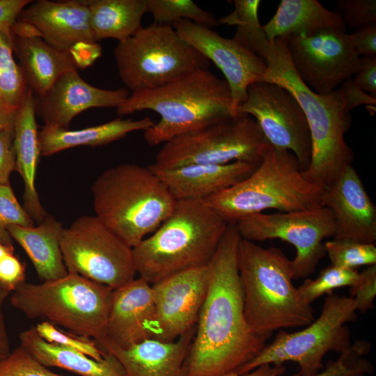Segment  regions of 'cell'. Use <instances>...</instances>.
Segmentation results:
<instances>
[{
	"instance_id": "cell-13",
	"label": "cell",
	"mask_w": 376,
	"mask_h": 376,
	"mask_svg": "<svg viewBox=\"0 0 376 376\" xmlns=\"http://www.w3.org/2000/svg\"><path fill=\"white\" fill-rule=\"evenodd\" d=\"M242 239L263 242L279 239L292 244L296 254L291 260L294 279L307 278L326 255L323 240L334 237L335 221L324 206L273 214L258 213L235 224Z\"/></svg>"
},
{
	"instance_id": "cell-34",
	"label": "cell",
	"mask_w": 376,
	"mask_h": 376,
	"mask_svg": "<svg viewBox=\"0 0 376 376\" xmlns=\"http://www.w3.org/2000/svg\"><path fill=\"white\" fill-rule=\"evenodd\" d=\"M359 277L357 269L330 265L322 269L315 279H306L297 289L303 300L311 304L324 295L333 294L336 289L352 286Z\"/></svg>"
},
{
	"instance_id": "cell-36",
	"label": "cell",
	"mask_w": 376,
	"mask_h": 376,
	"mask_svg": "<svg viewBox=\"0 0 376 376\" xmlns=\"http://www.w3.org/2000/svg\"><path fill=\"white\" fill-rule=\"evenodd\" d=\"M324 246L332 265L356 269L363 265H376L375 244L334 238Z\"/></svg>"
},
{
	"instance_id": "cell-48",
	"label": "cell",
	"mask_w": 376,
	"mask_h": 376,
	"mask_svg": "<svg viewBox=\"0 0 376 376\" xmlns=\"http://www.w3.org/2000/svg\"><path fill=\"white\" fill-rule=\"evenodd\" d=\"M11 292L0 284V365L11 352L3 313V303Z\"/></svg>"
},
{
	"instance_id": "cell-19",
	"label": "cell",
	"mask_w": 376,
	"mask_h": 376,
	"mask_svg": "<svg viewBox=\"0 0 376 376\" xmlns=\"http://www.w3.org/2000/svg\"><path fill=\"white\" fill-rule=\"evenodd\" d=\"M322 205L333 214L334 239L375 244L376 207L352 165L326 187Z\"/></svg>"
},
{
	"instance_id": "cell-4",
	"label": "cell",
	"mask_w": 376,
	"mask_h": 376,
	"mask_svg": "<svg viewBox=\"0 0 376 376\" xmlns=\"http://www.w3.org/2000/svg\"><path fill=\"white\" fill-rule=\"evenodd\" d=\"M237 265L244 316L256 334L267 340L276 331L306 327L315 319L293 285L292 262L281 249L241 238Z\"/></svg>"
},
{
	"instance_id": "cell-17",
	"label": "cell",
	"mask_w": 376,
	"mask_h": 376,
	"mask_svg": "<svg viewBox=\"0 0 376 376\" xmlns=\"http://www.w3.org/2000/svg\"><path fill=\"white\" fill-rule=\"evenodd\" d=\"M171 26L184 40L220 69L230 87L233 109L236 112L246 99L249 86L263 81L266 62L233 38H224L189 20H178Z\"/></svg>"
},
{
	"instance_id": "cell-31",
	"label": "cell",
	"mask_w": 376,
	"mask_h": 376,
	"mask_svg": "<svg viewBox=\"0 0 376 376\" xmlns=\"http://www.w3.org/2000/svg\"><path fill=\"white\" fill-rule=\"evenodd\" d=\"M234 10L218 19L219 24L235 26L233 38L242 47L265 61L270 49L269 42L258 18L259 0H235Z\"/></svg>"
},
{
	"instance_id": "cell-29",
	"label": "cell",
	"mask_w": 376,
	"mask_h": 376,
	"mask_svg": "<svg viewBox=\"0 0 376 376\" xmlns=\"http://www.w3.org/2000/svg\"><path fill=\"white\" fill-rule=\"evenodd\" d=\"M263 26L269 42L327 29L347 31L337 13L328 10L317 0H281L274 15Z\"/></svg>"
},
{
	"instance_id": "cell-52",
	"label": "cell",
	"mask_w": 376,
	"mask_h": 376,
	"mask_svg": "<svg viewBox=\"0 0 376 376\" xmlns=\"http://www.w3.org/2000/svg\"><path fill=\"white\" fill-rule=\"evenodd\" d=\"M352 376H366L365 374H362V373H359V374H355V375H353Z\"/></svg>"
},
{
	"instance_id": "cell-24",
	"label": "cell",
	"mask_w": 376,
	"mask_h": 376,
	"mask_svg": "<svg viewBox=\"0 0 376 376\" xmlns=\"http://www.w3.org/2000/svg\"><path fill=\"white\" fill-rule=\"evenodd\" d=\"M36 116V98L33 92L28 89L17 111L13 128V146L15 171L24 182L23 207L38 224L47 213L40 201L36 187L38 165L41 155Z\"/></svg>"
},
{
	"instance_id": "cell-28",
	"label": "cell",
	"mask_w": 376,
	"mask_h": 376,
	"mask_svg": "<svg viewBox=\"0 0 376 376\" xmlns=\"http://www.w3.org/2000/svg\"><path fill=\"white\" fill-rule=\"evenodd\" d=\"M155 123L149 117L139 120L116 118L81 130H63L44 125L38 132L41 155L49 156L80 146H104L136 131H145Z\"/></svg>"
},
{
	"instance_id": "cell-21",
	"label": "cell",
	"mask_w": 376,
	"mask_h": 376,
	"mask_svg": "<svg viewBox=\"0 0 376 376\" xmlns=\"http://www.w3.org/2000/svg\"><path fill=\"white\" fill-rule=\"evenodd\" d=\"M155 320L156 311L151 285L139 276L113 290L105 341L127 349L146 340L152 339Z\"/></svg>"
},
{
	"instance_id": "cell-8",
	"label": "cell",
	"mask_w": 376,
	"mask_h": 376,
	"mask_svg": "<svg viewBox=\"0 0 376 376\" xmlns=\"http://www.w3.org/2000/svg\"><path fill=\"white\" fill-rule=\"evenodd\" d=\"M113 289L81 275L33 283L24 281L10 297L12 306L29 319H41L75 335L107 339V324Z\"/></svg>"
},
{
	"instance_id": "cell-39",
	"label": "cell",
	"mask_w": 376,
	"mask_h": 376,
	"mask_svg": "<svg viewBox=\"0 0 376 376\" xmlns=\"http://www.w3.org/2000/svg\"><path fill=\"white\" fill-rule=\"evenodd\" d=\"M0 376H65L37 361L21 345L11 351L0 365Z\"/></svg>"
},
{
	"instance_id": "cell-27",
	"label": "cell",
	"mask_w": 376,
	"mask_h": 376,
	"mask_svg": "<svg viewBox=\"0 0 376 376\" xmlns=\"http://www.w3.org/2000/svg\"><path fill=\"white\" fill-rule=\"evenodd\" d=\"M62 223L53 216L33 227L10 225L7 230L28 255L42 281L56 280L68 274L61 248Z\"/></svg>"
},
{
	"instance_id": "cell-9",
	"label": "cell",
	"mask_w": 376,
	"mask_h": 376,
	"mask_svg": "<svg viewBox=\"0 0 376 376\" xmlns=\"http://www.w3.org/2000/svg\"><path fill=\"white\" fill-rule=\"evenodd\" d=\"M114 57L119 76L132 92L155 89L187 72L208 70L211 63L171 24L154 22L118 42Z\"/></svg>"
},
{
	"instance_id": "cell-16",
	"label": "cell",
	"mask_w": 376,
	"mask_h": 376,
	"mask_svg": "<svg viewBox=\"0 0 376 376\" xmlns=\"http://www.w3.org/2000/svg\"><path fill=\"white\" fill-rule=\"evenodd\" d=\"M209 283L208 264L151 285L156 320L152 339L173 342L196 325Z\"/></svg>"
},
{
	"instance_id": "cell-42",
	"label": "cell",
	"mask_w": 376,
	"mask_h": 376,
	"mask_svg": "<svg viewBox=\"0 0 376 376\" xmlns=\"http://www.w3.org/2000/svg\"><path fill=\"white\" fill-rule=\"evenodd\" d=\"M13 128L0 130V186L10 184V175L15 171Z\"/></svg>"
},
{
	"instance_id": "cell-12",
	"label": "cell",
	"mask_w": 376,
	"mask_h": 376,
	"mask_svg": "<svg viewBox=\"0 0 376 376\" xmlns=\"http://www.w3.org/2000/svg\"><path fill=\"white\" fill-rule=\"evenodd\" d=\"M61 248L69 273L113 290L135 279L132 248L95 215L81 216L64 228Z\"/></svg>"
},
{
	"instance_id": "cell-2",
	"label": "cell",
	"mask_w": 376,
	"mask_h": 376,
	"mask_svg": "<svg viewBox=\"0 0 376 376\" xmlns=\"http://www.w3.org/2000/svg\"><path fill=\"white\" fill-rule=\"evenodd\" d=\"M267 70L262 81L277 84L289 91L299 102L306 118L312 144L308 167L302 171L310 182L331 185L354 159L345 134L352 124L339 89L324 95L311 90L296 73L285 40L271 41L265 58Z\"/></svg>"
},
{
	"instance_id": "cell-30",
	"label": "cell",
	"mask_w": 376,
	"mask_h": 376,
	"mask_svg": "<svg viewBox=\"0 0 376 376\" xmlns=\"http://www.w3.org/2000/svg\"><path fill=\"white\" fill-rule=\"evenodd\" d=\"M94 40L113 38L122 42L141 27L147 13L146 0H85Z\"/></svg>"
},
{
	"instance_id": "cell-22",
	"label": "cell",
	"mask_w": 376,
	"mask_h": 376,
	"mask_svg": "<svg viewBox=\"0 0 376 376\" xmlns=\"http://www.w3.org/2000/svg\"><path fill=\"white\" fill-rule=\"evenodd\" d=\"M259 164L235 162L224 164H190L151 169L176 201L204 199L241 182Z\"/></svg>"
},
{
	"instance_id": "cell-41",
	"label": "cell",
	"mask_w": 376,
	"mask_h": 376,
	"mask_svg": "<svg viewBox=\"0 0 376 376\" xmlns=\"http://www.w3.org/2000/svg\"><path fill=\"white\" fill-rule=\"evenodd\" d=\"M350 297L357 311L364 313L374 307L376 297V265L368 266L359 273L358 281L350 287Z\"/></svg>"
},
{
	"instance_id": "cell-18",
	"label": "cell",
	"mask_w": 376,
	"mask_h": 376,
	"mask_svg": "<svg viewBox=\"0 0 376 376\" xmlns=\"http://www.w3.org/2000/svg\"><path fill=\"white\" fill-rule=\"evenodd\" d=\"M129 95L125 88L107 90L91 85L77 70H72L36 99V113L45 125L68 130L72 120L82 111L95 107L117 108Z\"/></svg>"
},
{
	"instance_id": "cell-33",
	"label": "cell",
	"mask_w": 376,
	"mask_h": 376,
	"mask_svg": "<svg viewBox=\"0 0 376 376\" xmlns=\"http://www.w3.org/2000/svg\"><path fill=\"white\" fill-rule=\"evenodd\" d=\"M146 6L154 23L171 25L178 20L187 19L211 29L219 25L212 13L191 0H146Z\"/></svg>"
},
{
	"instance_id": "cell-45",
	"label": "cell",
	"mask_w": 376,
	"mask_h": 376,
	"mask_svg": "<svg viewBox=\"0 0 376 376\" xmlns=\"http://www.w3.org/2000/svg\"><path fill=\"white\" fill-rule=\"evenodd\" d=\"M352 79L363 91L376 97V56L360 57L359 67Z\"/></svg>"
},
{
	"instance_id": "cell-10",
	"label": "cell",
	"mask_w": 376,
	"mask_h": 376,
	"mask_svg": "<svg viewBox=\"0 0 376 376\" xmlns=\"http://www.w3.org/2000/svg\"><path fill=\"white\" fill-rule=\"evenodd\" d=\"M270 146L255 119L237 111L166 141L148 167L164 170L235 162L259 164Z\"/></svg>"
},
{
	"instance_id": "cell-7",
	"label": "cell",
	"mask_w": 376,
	"mask_h": 376,
	"mask_svg": "<svg viewBox=\"0 0 376 376\" xmlns=\"http://www.w3.org/2000/svg\"><path fill=\"white\" fill-rule=\"evenodd\" d=\"M325 189L304 176L291 152L271 145L250 175L203 200L228 224H235L269 209L284 212L323 206Z\"/></svg>"
},
{
	"instance_id": "cell-6",
	"label": "cell",
	"mask_w": 376,
	"mask_h": 376,
	"mask_svg": "<svg viewBox=\"0 0 376 376\" xmlns=\"http://www.w3.org/2000/svg\"><path fill=\"white\" fill-rule=\"evenodd\" d=\"M91 191L95 216L132 248L152 234L176 203L155 173L136 164L105 170Z\"/></svg>"
},
{
	"instance_id": "cell-46",
	"label": "cell",
	"mask_w": 376,
	"mask_h": 376,
	"mask_svg": "<svg viewBox=\"0 0 376 376\" xmlns=\"http://www.w3.org/2000/svg\"><path fill=\"white\" fill-rule=\"evenodd\" d=\"M338 89L343 96L345 109L349 112L360 105L373 106L376 104V97L363 91L352 78L343 81Z\"/></svg>"
},
{
	"instance_id": "cell-3",
	"label": "cell",
	"mask_w": 376,
	"mask_h": 376,
	"mask_svg": "<svg viewBox=\"0 0 376 376\" xmlns=\"http://www.w3.org/2000/svg\"><path fill=\"white\" fill-rule=\"evenodd\" d=\"M228 224L203 199L176 201L163 223L132 248L136 274L153 285L174 274L207 265Z\"/></svg>"
},
{
	"instance_id": "cell-14",
	"label": "cell",
	"mask_w": 376,
	"mask_h": 376,
	"mask_svg": "<svg viewBox=\"0 0 376 376\" xmlns=\"http://www.w3.org/2000/svg\"><path fill=\"white\" fill-rule=\"evenodd\" d=\"M237 111L252 116L273 147L291 152L301 171L307 169L312 152L309 127L299 102L289 91L275 83L254 82Z\"/></svg>"
},
{
	"instance_id": "cell-37",
	"label": "cell",
	"mask_w": 376,
	"mask_h": 376,
	"mask_svg": "<svg viewBox=\"0 0 376 376\" xmlns=\"http://www.w3.org/2000/svg\"><path fill=\"white\" fill-rule=\"evenodd\" d=\"M10 225L33 227L35 224L8 184L0 186V244L14 249L13 239L7 230Z\"/></svg>"
},
{
	"instance_id": "cell-44",
	"label": "cell",
	"mask_w": 376,
	"mask_h": 376,
	"mask_svg": "<svg viewBox=\"0 0 376 376\" xmlns=\"http://www.w3.org/2000/svg\"><path fill=\"white\" fill-rule=\"evenodd\" d=\"M349 37L359 57L376 56V24L364 25L349 34Z\"/></svg>"
},
{
	"instance_id": "cell-11",
	"label": "cell",
	"mask_w": 376,
	"mask_h": 376,
	"mask_svg": "<svg viewBox=\"0 0 376 376\" xmlns=\"http://www.w3.org/2000/svg\"><path fill=\"white\" fill-rule=\"evenodd\" d=\"M356 311L352 297L327 295L316 320L297 331L279 330L272 343L235 373L244 374L263 365L292 361L298 364L301 376L318 373L324 368L322 361L327 352L340 354L351 346V333L345 324L357 320Z\"/></svg>"
},
{
	"instance_id": "cell-20",
	"label": "cell",
	"mask_w": 376,
	"mask_h": 376,
	"mask_svg": "<svg viewBox=\"0 0 376 376\" xmlns=\"http://www.w3.org/2000/svg\"><path fill=\"white\" fill-rule=\"evenodd\" d=\"M17 20L33 26L42 39L58 50L70 52L79 45L97 42L91 32L85 0L31 1Z\"/></svg>"
},
{
	"instance_id": "cell-35",
	"label": "cell",
	"mask_w": 376,
	"mask_h": 376,
	"mask_svg": "<svg viewBox=\"0 0 376 376\" xmlns=\"http://www.w3.org/2000/svg\"><path fill=\"white\" fill-rule=\"evenodd\" d=\"M370 350V343L365 340H357L340 354L335 360H330L322 370L311 376H352L355 374H371L374 367L365 358ZM291 376H301L299 372Z\"/></svg>"
},
{
	"instance_id": "cell-15",
	"label": "cell",
	"mask_w": 376,
	"mask_h": 376,
	"mask_svg": "<svg viewBox=\"0 0 376 376\" xmlns=\"http://www.w3.org/2000/svg\"><path fill=\"white\" fill-rule=\"evenodd\" d=\"M283 38L296 73L318 94L335 91L343 81L352 78L359 67L360 57L347 31L327 29Z\"/></svg>"
},
{
	"instance_id": "cell-51",
	"label": "cell",
	"mask_w": 376,
	"mask_h": 376,
	"mask_svg": "<svg viewBox=\"0 0 376 376\" xmlns=\"http://www.w3.org/2000/svg\"><path fill=\"white\" fill-rule=\"evenodd\" d=\"M10 252H14V249H10L1 244H0V263L2 258Z\"/></svg>"
},
{
	"instance_id": "cell-50",
	"label": "cell",
	"mask_w": 376,
	"mask_h": 376,
	"mask_svg": "<svg viewBox=\"0 0 376 376\" xmlns=\"http://www.w3.org/2000/svg\"><path fill=\"white\" fill-rule=\"evenodd\" d=\"M17 111L0 105V130L14 127Z\"/></svg>"
},
{
	"instance_id": "cell-38",
	"label": "cell",
	"mask_w": 376,
	"mask_h": 376,
	"mask_svg": "<svg viewBox=\"0 0 376 376\" xmlns=\"http://www.w3.org/2000/svg\"><path fill=\"white\" fill-rule=\"evenodd\" d=\"M35 328L39 336L49 343L77 350L97 361L104 357V352L93 340L68 333L47 321L38 323Z\"/></svg>"
},
{
	"instance_id": "cell-49",
	"label": "cell",
	"mask_w": 376,
	"mask_h": 376,
	"mask_svg": "<svg viewBox=\"0 0 376 376\" xmlns=\"http://www.w3.org/2000/svg\"><path fill=\"white\" fill-rule=\"evenodd\" d=\"M285 370L286 367L284 364H265L260 366L247 373L239 374L233 372L223 376H282Z\"/></svg>"
},
{
	"instance_id": "cell-32",
	"label": "cell",
	"mask_w": 376,
	"mask_h": 376,
	"mask_svg": "<svg viewBox=\"0 0 376 376\" xmlns=\"http://www.w3.org/2000/svg\"><path fill=\"white\" fill-rule=\"evenodd\" d=\"M13 35L0 31V105L17 111L29 88L13 57Z\"/></svg>"
},
{
	"instance_id": "cell-5",
	"label": "cell",
	"mask_w": 376,
	"mask_h": 376,
	"mask_svg": "<svg viewBox=\"0 0 376 376\" xmlns=\"http://www.w3.org/2000/svg\"><path fill=\"white\" fill-rule=\"evenodd\" d=\"M143 110L160 116L143 132L150 146L164 143L236 113L227 81L208 70L187 72L155 89L132 92L116 108L120 116Z\"/></svg>"
},
{
	"instance_id": "cell-1",
	"label": "cell",
	"mask_w": 376,
	"mask_h": 376,
	"mask_svg": "<svg viewBox=\"0 0 376 376\" xmlns=\"http://www.w3.org/2000/svg\"><path fill=\"white\" fill-rule=\"evenodd\" d=\"M241 237L228 224L208 263L209 283L182 376H223L256 357L267 339L256 334L244 313L237 265Z\"/></svg>"
},
{
	"instance_id": "cell-43",
	"label": "cell",
	"mask_w": 376,
	"mask_h": 376,
	"mask_svg": "<svg viewBox=\"0 0 376 376\" xmlns=\"http://www.w3.org/2000/svg\"><path fill=\"white\" fill-rule=\"evenodd\" d=\"M25 280V267L14 255L8 253L0 263V284L13 292Z\"/></svg>"
},
{
	"instance_id": "cell-25",
	"label": "cell",
	"mask_w": 376,
	"mask_h": 376,
	"mask_svg": "<svg viewBox=\"0 0 376 376\" xmlns=\"http://www.w3.org/2000/svg\"><path fill=\"white\" fill-rule=\"evenodd\" d=\"M20 345L42 366L62 368L80 376H127L120 361L104 352L102 360H95L77 350L51 343L41 338L35 327L22 331Z\"/></svg>"
},
{
	"instance_id": "cell-47",
	"label": "cell",
	"mask_w": 376,
	"mask_h": 376,
	"mask_svg": "<svg viewBox=\"0 0 376 376\" xmlns=\"http://www.w3.org/2000/svg\"><path fill=\"white\" fill-rule=\"evenodd\" d=\"M32 1L0 0V31L13 35L12 26L22 10Z\"/></svg>"
},
{
	"instance_id": "cell-40",
	"label": "cell",
	"mask_w": 376,
	"mask_h": 376,
	"mask_svg": "<svg viewBox=\"0 0 376 376\" xmlns=\"http://www.w3.org/2000/svg\"><path fill=\"white\" fill-rule=\"evenodd\" d=\"M336 12L344 24L352 29L376 24L375 0H340Z\"/></svg>"
},
{
	"instance_id": "cell-26",
	"label": "cell",
	"mask_w": 376,
	"mask_h": 376,
	"mask_svg": "<svg viewBox=\"0 0 376 376\" xmlns=\"http://www.w3.org/2000/svg\"><path fill=\"white\" fill-rule=\"evenodd\" d=\"M13 43L28 88L38 97L63 74L78 69L70 52L52 47L40 37L14 36Z\"/></svg>"
},
{
	"instance_id": "cell-23",
	"label": "cell",
	"mask_w": 376,
	"mask_h": 376,
	"mask_svg": "<svg viewBox=\"0 0 376 376\" xmlns=\"http://www.w3.org/2000/svg\"><path fill=\"white\" fill-rule=\"evenodd\" d=\"M196 327L173 342L148 339L123 349L105 341L98 347L112 354L122 364L127 376H182Z\"/></svg>"
}]
</instances>
